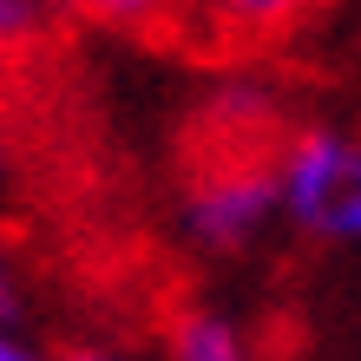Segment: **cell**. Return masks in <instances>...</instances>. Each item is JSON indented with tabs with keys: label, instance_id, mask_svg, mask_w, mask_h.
Instances as JSON below:
<instances>
[{
	"label": "cell",
	"instance_id": "8",
	"mask_svg": "<svg viewBox=\"0 0 361 361\" xmlns=\"http://www.w3.org/2000/svg\"><path fill=\"white\" fill-rule=\"evenodd\" d=\"M13 309V289H7V269H0V315Z\"/></svg>",
	"mask_w": 361,
	"mask_h": 361
},
{
	"label": "cell",
	"instance_id": "7",
	"mask_svg": "<svg viewBox=\"0 0 361 361\" xmlns=\"http://www.w3.org/2000/svg\"><path fill=\"white\" fill-rule=\"evenodd\" d=\"M27 27H33L27 0H0V39H13V33H27Z\"/></svg>",
	"mask_w": 361,
	"mask_h": 361
},
{
	"label": "cell",
	"instance_id": "2",
	"mask_svg": "<svg viewBox=\"0 0 361 361\" xmlns=\"http://www.w3.org/2000/svg\"><path fill=\"white\" fill-rule=\"evenodd\" d=\"M309 7L315 0H178V27L217 33V47H237V39H257V33L302 20Z\"/></svg>",
	"mask_w": 361,
	"mask_h": 361
},
{
	"label": "cell",
	"instance_id": "5",
	"mask_svg": "<svg viewBox=\"0 0 361 361\" xmlns=\"http://www.w3.org/2000/svg\"><path fill=\"white\" fill-rule=\"evenodd\" d=\"M178 355H190V361H230L243 348H237V335H230V322H184L178 329Z\"/></svg>",
	"mask_w": 361,
	"mask_h": 361
},
{
	"label": "cell",
	"instance_id": "3",
	"mask_svg": "<svg viewBox=\"0 0 361 361\" xmlns=\"http://www.w3.org/2000/svg\"><path fill=\"white\" fill-rule=\"evenodd\" d=\"M348 158H355V152H342L335 138H302V145H295V158H289V171H283V184H276V190L289 197V210H295L302 224L322 217V204L335 197Z\"/></svg>",
	"mask_w": 361,
	"mask_h": 361
},
{
	"label": "cell",
	"instance_id": "1",
	"mask_svg": "<svg viewBox=\"0 0 361 361\" xmlns=\"http://www.w3.org/2000/svg\"><path fill=\"white\" fill-rule=\"evenodd\" d=\"M276 184L283 178H269V171H217L204 190H197V204H190V217H197V230L210 243H237L250 237V230L263 224V210L276 204Z\"/></svg>",
	"mask_w": 361,
	"mask_h": 361
},
{
	"label": "cell",
	"instance_id": "9",
	"mask_svg": "<svg viewBox=\"0 0 361 361\" xmlns=\"http://www.w3.org/2000/svg\"><path fill=\"white\" fill-rule=\"evenodd\" d=\"M13 355H27V348H13V342H7V335H0V361H13Z\"/></svg>",
	"mask_w": 361,
	"mask_h": 361
},
{
	"label": "cell",
	"instance_id": "4",
	"mask_svg": "<svg viewBox=\"0 0 361 361\" xmlns=\"http://www.w3.org/2000/svg\"><path fill=\"white\" fill-rule=\"evenodd\" d=\"M315 230H335V237H361V158H348V171H342V184H335V197L322 204Z\"/></svg>",
	"mask_w": 361,
	"mask_h": 361
},
{
	"label": "cell",
	"instance_id": "6",
	"mask_svg": "<svg viewBox=\"0 0 361 361\" xmlns=\"http://www.w3.org/2000/svg\"><path fill=\"white\" fill-rule=\"evenodd\" d=\"M99 20H112V27H145V20H158L164 0H86Z\"/></svg>",
	"mask_w": 361,
	"mask_h": 361
}]
</instances>
